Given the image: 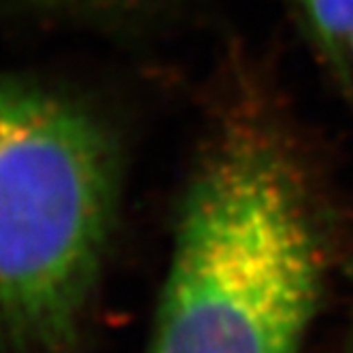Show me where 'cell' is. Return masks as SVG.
<instances>
[{
	"mask_svg": "<svg viewBox=\"0 0 353 353\" xmlns=\"http://www.w3.org/2000/svg\"><path fill=\"white\" fill-rule=\"evenodd\" d=\"M23 3H34L45 7H66V9H107L111 5H119L121 0H23Z\"/></svg>",
	"mask_w": 353,
	"mask_h": 353,
	"instance_id": "obj_4",
	"label": "cell"
},
{
	"mask_svg": "<svg viewBox=\"0 0 353 353\" xmlns=\"http://www.w3.org/2000/svg\"><path fill=\"white\" fill-rule=\"evenodd\" d=\"M307 28L334 72L347 79V49L353 37V0H294Z\"/></svg>",
	"mask_w": 353,
	"mask_h": 353,
	"instance_id": "obj_3",
	"label": "cell"
},
{
	"mask_svg": "<svg viewBox=\"0 0 353 353\" xmlns=\"http://www.w3.org/2000/svg\"><path fill=\"white\" fill-rule=\"evenodd\" d=\"M121 194L92 111L0 74V353H77Z\"/></svg>",
	"mask_w": 353,
	"mask_h": 353,
	"instance_id": "obj_2",
	"label": "cell"
},
{
	"mask_svg": "<svg viewBox=\"0 0 353 353\" xmlns=\"http://www.w3.org/2000/svg\"><path fill=\"white\" fill-rule=\"evenodd\" d=\"M347 81L353 83V37H351L349 49H347Z\"/></svg>",
	"mask_w": 353,
	"mask_h": 353,
	"instance_id": "obj_5",
	"label": "cell"
},
{
	"mask_svg": "<svg viewBox=\"0 0 353 353\" xmlns=\"http://www.w3.org/2000/svg\"><path fill=\"white\" fill-rule=\"evenodd\" d=\"M294 141L262 103L223 107L176 207L149 353H302L330 264Z\"/></svg>",
	"mask_w": 353,
	"mask_h": 353,
	"instance_id": "obj_1",
	"label": "cell"
}]
</instances>
